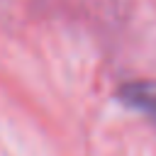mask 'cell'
<instances>
[{
	"mask_svg": "<svg viewBox=\"0 0 156 156\" xmlns=\"http://www.w3.org/2000/svg\"><path fill=\"white\" fill-rule=\"evenodd\" d=\"M122 100L132 105L134 110L146 112L151 119H156V85L149 83H129L122 88Z\"/></svg>",
	"mask_w": 156,
	"mask_h": 156,
	"instance_id": "1",
	"label": "cell"
}]
</instances>
